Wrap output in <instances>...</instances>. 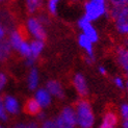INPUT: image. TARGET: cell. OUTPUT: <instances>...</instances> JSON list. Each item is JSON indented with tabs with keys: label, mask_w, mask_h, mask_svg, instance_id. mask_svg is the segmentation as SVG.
Returning <instances> with one entry per match:
<instances>
[{
	"label": "cell",
	"mask_w": 128,
	"mask_h": 128,
	"mask_svg": "<svg viewBox=\"0 0 128 128\" xmlns=\"http://www.w3.org/2000/svg\"><path fill=\"white\" fill-rule=\"evenodd\" d=\"M54 121L58 128H76L77 127V121H76L74 106H64L60 114L54 119Z\"/></svg>",
	"instance_id": "cell-5"
},
{
	"label": "cell",
	"mask_w": 128,
	"mask_h": 128,
	"mask_svg": "<svg viewBox=\"0 0 128 128\" xmlns=\"http://www.w3.org/2000/svg\"><path fill=\"white\" fill-rule=\"evenodd\" d=\"M124 91L127 95V97H128V78H126V82H125V88H124Z\"/></svg>",
	"instance_id": "cell-34"
},
{
	"label": "cell",
	"mask_w": 128,
	"mask_h": 128,
	"mask_svg": "<svg viewBox=\"0 0 128 128\" xmlns=\"http://www.w3.org/2000/svg\"><path fill=\"white\" fill-rule=\"evenodd\" d=\"M45 88L50 93V95L54 99L64 100L66 98V91L58 80H55V79L48 80L46 82V84H45Z\"/></svg>",
	"instance_id": "cell-12"
},
{
	"label": "cell",
	"mask_w": 128,
	"mask_h": 128,
	"mask_svg": "<svg viewBox=\"0 0 128 128\" xmlns=\"http://www.w3.org/2000/svg\"><path fill=\"white\" fill-rule=\"evenodd\" d=\"M71 1H72V2H75V3H76V2H79L80 0H71Z\"/></svg>",
	"instance_id": "cell-36"
},
{
	"label": "cell",
	"mask_w": 128,
	"mask_h": 128,
	"mask_svg": "<svg viewBox=\"0 0 128 128\" xmlns=\"http://www.w3.org/2000/svg\"><path fill=\"white\" fill-rule=\"evenodd\" d=\"M30 58L36 62V60H39V57L42 55V53L44 52V49H45V42L44 41H38V40H31L30 42Z\"/></svg>",
	"instance_id": "cell-16"
},
{
	"label": "cell",
	"mask_w": 128,
	"mask_h": 128,
	"mask_svg": "<svg viewBox=\"0 0 128 128\" xmlns=\"http://www.w3.org/2000/svg\"><path fill=\"white\" fill-rule=\"evenodd\" d=\"M44 0H25V6L30 15H36L43 8Z\"/></svg>",
	"instance_id": "cell-19"
},
{
	"label": "cell",
	"mask_w": 128,
	"mask_h": 128,
	"mask_svg": "<svg viewBox=\"0 0 128 128\" xmlns=\"http://www.w3.org/2000/svg\"><path fill=\"white\" fill-rule=\"evenodd\" d=\"M6 40H8V42L10 43L12 49L17 52V50L22 45V43L24 41H26V38H25V31L16 27L14 29H12L8 34Z\"/></svg>",
	"instance_id": "cell-11"
},
{
	"label": "cell",
	"mask_w": 128,
	"mask_h": 128,
	"mask_svg": "<svg viewBox=\"0 0 128 128\" xmlns=\"http://www.w3.org/2000/svg\"><path fill=\"white\" fill-rule=\"evenodd\" d=\"M3 105L8 116H18L21 112V103L15 96L5 95L2 97Z\"/></svg>",
	"instance_id": "cell-13"
},
{
	"label": "cell",
	"mask_w": 128,
	"mask_h": 128,
	"mask_svg": "<svg viewBox=\"0 0 128 128\" xmlns=\"http://www.w3.org/2000/svg\"><path fill=\"white\" fill-rule=\"evenodd\" d=\"M98 73H99L100 75H102V76H106L107 73H108L106 67L103 66V65H100V66L98 67Z\"/></svg>",
	"instance_id": "cell-32"
},
{
	"label": "cell",
	"mask_w": 128,
	"mask_h": 128,
	"mask_svg": "<svg viewBox=\"0 0 128 128\" xmlns=\"http://www.w3.org/2000/svg\"><path fill=\"white\" fill-rule=\"evenodd\" d=\"M12 1V0H0V5H5Z\"/></svg>",
	"instance_id": "cell-35"
},
{
	"label": "cell",
	"mask_w": 128,
	"mask_h": 128,
	"mask_svg": "<svg viewBox=\"0 0 128 128\" xmlns=\"http://www.w3.org/2000/svg\"><path fill=\"white\" fill-rule=\"evenodd\" d=\"M72 84L79 98H88L90 94V88L84 74L75 73L72 77Z\"/></svg>",
	"instance_id": "cell-9"
},
{
	"label": "cell",
	"mask_w": 128,
	"mask_h": 128,
	"mask_svg": "<svg viewBox=\"0 0 128 128\" xmlns=\"http://www.w3.org/2000/svg\"><path fill=\"white\" fill-rule=\"evenodd\" d=\"M114 54L117 65L121 69L124 77L128 78V47L120 44L114 49Z\"/></svg>",
	"instance_id": "cell-8"
},
{
	"label": "cell",
	"mask_w": 128,
	"mask_h": 128,
	"mask_svg": "<svg viewBox=\"0 0 128 128\" xmlns=\"http://www.w3.org/2000/svg\"><path fill=\"white\" fill-rule=\"evenodd\" d=\"M8 30L0 22V42H2L3 40H5L8 38Z\"/></svg>",
	"instance_id": "cell-30"
},
{
	"label": "cell",
	"mask_w": 128,
	"mask_h": 128,
	"mask_svg": "<svg viewBox=\"0 0 128 128\" xmlns=\"http://www.w3.org/2000/svg\"><path fill=\"white\" fill-rule=\"evenodd\" d=\"M118 114L120 117V120H128V100L121 102L118 107Z\"/></svg>",
	"instance_id": "cell-22"
},
{
	"label": "cell",
	"mask_w": 128,
	"mask_h": 128,
	"mask_svg": "<svg viewBox=\"0 0 128 128\" xmlns=\"http://www.w3.org/2000/svg\"></svg>",
	"instance_id": "cell-38"
},
{
	"label": "cell",
	"mask_w": 128,
	"mask_h": 128,
	"mask_svg": "<svg viewBox=\"0 0 128 128\" xmlns=\"http://www.w3.org/2000/svg\"><path fill=\"white\" fill-rule=\"evenodd\" d=\"M40 71L36 67L30 68L28 75H27V88L29 91L31 92H36L38 88H40Z\"/></svg>",
	"instance_id": "cell-15"
},
{
	"label": "cell",
	"mask_w": 128,
	"mask_h": 128,
	"mask_svg": "<svg viewBox=\"0 0 128 128\" xmlns=\"http://www.w3.org/2000/svg\"><path fill=\"white\" fill-rule=\"evenodd\" d=\"M120 124H121V128H128V120H122Z\"/></svg>",
	"instance_id": "cell-33"
},
{
	"label": "cell",
	"mask_w": 128,
	"mask_h": 128,
	"mask_svg": "<svg viewBox=\"0 0 128 128\" xmlns=\"http://www.w3.org/2000/svg\"><path fill=\"white\" fill-rule=\"evenodd\" d=\"M77 127L93 128L96 123V116L92 103L88 98H79L74 105Z\"/></svg>",
	"instance_id": "cell-1"
},
{
	"label": "cell",
	"mask_w": 128,
	"mask_h": 128,
	"mask_svg": "<svg viewBox=\"0 0 128 128\" xmlns=\"http://www.w3.org/2000/svg\"><path fill=\"white\" fill-rule=\"evenodd\" d=\"M110 4L107 0H86L84 3V17L91 22H96L103 17H108Z\"/></svg>",
	"instance_id": "cell-2"
},
{
	"label": "cell",
	"mask_w": 128,
	"mask_h": 128,
	"mask_svg": "<svg viewBox=\"0 0 128 128\" xmlns=\"http://www.w3.org/2000/svg\"><path fill=\"white\" fill-rule=\"evenodd\" d=\"M14 128H40V124L36 121H27V122H19Z\"/></svg>",
	"instance_id": "cell-24"
},
{
	"label": "cell",
	"mask_w": 128,
	"mask_h": 128,
	"mask_svg": "<svg viewBox=\"0 0 128 128\" xmlns=\"http://www.w3.org/2000/svg\"><path fill=\"white\" fill-rule=\"evenodd\" d=\"M42 110H43L41 108V106L39 105V103L36 101V99L34 97L29 98L24 104V112L30 117H36Z\"/></svg>",
	"instance_id": "cell-17"
},
{
	"label": "cell",
	"mask_w": 128,
	"mask_h": 128,
	"mask_svg": "<svg viewBox=\"0 0 128 128\" xmlns=\"http://www.w3.org/2000/svg\"><path fill=\"white\" fill-rule=\"evenodd\" d=\"M25 34H28L31 40L44 41L47 38L46 26L39 20L36 16H30L25 22Z\"/></svg>",
	"instance_id": "cell-4"
},
{
	"label": "cell",
	"mask_w": 128,
	"mask_h": 128,
	"mask_svg": "<svg viewBox=\"0 0 128 128\" xmlns=\"http://www.w3.org/2000/svg\"><path fill=\"white\" fill-rule=\"evenodd\" d=\"M108 17L112 21L116 34L121 39H128V8H110Z\"/></svg>",
	"instance_id": "cell-3"
},
{
	"label": "cell",
	"mask_w": 128,
	"mask_h": 128,
	"mask_svg": "<svg viewBox=\"0 0 128 128\" xmlns=\"http://www.w3.org/2000/svg\"><path fill=\"white\" fill-rule=\"evenodd\" d=\"M12 52H14V50L12 49L8 40L5 39L2 42H0V62H3L8 60Z\"/></svg>",
	"instance_id": "cell-18"
},
{
	"label": "cell",
	"mask_w": 128,
	"mask_h": 128,
	"mask_svg": "<svg viewBox=\"0 0 128 128\" xmlns=\"http://www.w3.org/2000/svg\"><path fill=\"white\" fill-rule=\"evenodd\" d=\"M125 82H126V78L123 75H116L112 78V84L120 91H124L125 88Z\"/></svg>",
	"instance_id": "cell-23"
},
{
	"label": "cell",
	"mask_w": 128,
	"mask_h": 128,
	"mask_svg": "<svg viewBox=\"0 0 128 128\" xmlns=\"http://www.w3.org/2000/svg\"><path fill=\"white\" fill-rule=\"evenodd\" d=\"M40 128H58L54 119H47L40 124Z\"/></svg>",
	"instance_id": "cell-28"
},
{
	"label": "cell",
	"mask_w": 128,
	"mask_h": 128,
	"mask_svg": "<svg viewBox=\"0 0 128 128\" xmlns=\"http://www.w3.org/2000/svg\"><path fill=\"white\" fill-rule=\"evenodd\" d=\"M0 128H5V127H4V126H2L1 124H0Z\"/></svg>",
	"instance_id": "cell-37"
},
{
	"label": "cell",
	"mask_w": 128,
	"mask_h": 128,
	"mask_svg": "<svg viewBox=\"0 0 128 128\" xmlns=\"http://www.w3.org/2000/svg\"><path fill=\"white\" fill-rule=\"evenodd\" d=\"M8 76L4 72L0 71V93L3 92V90L8 86Z\"/></svg>",
	"instance_id": "cell-27"
},
{
	"label": "cell",
	"mask_w": 128,
	"mask_h": 128,
	"mask_svg": "<svg viewBox=\"0 0 128 128\" xmlns=\"http://www.w3.org/2000/svg\"><path fill=\"white\" fill-rule=\"evenodd\" d=\"M8 114L6 112L3 105V99L0 97V123H6L8 121Z\"/></svg>",
	"instance_id": "cell-26"
},
{
	"label": "cell",
	"mask_w": 128,
	"mask_h": 128,
	"mask_svg": "<svg viewBox=\"0 0 128 128\" xmlns=\"http://www.w3.org/2000/svg\"><path fill=\"white\" fill-rule=\"evenodd\" d=\"M36 119H38V121H39V122H44L45 120H47V114H46V112H45L44 110H42L39 114H38V116L36 117Z\"/></svg>",
	"instance_id": "cell-31"
},
{
	"label": "cell",
	"mask_w": 128,
	"mask_h": 128,
	"mask_svg": "<svg viewBox=\"0 0 128 128\" xmlns=\"http://www.w3.org/2000/svg\"><path fill=\"white\" fill-rule=\"evenodd\" d=\"M77 26L80 30V34H84L86 38H88L94 44H97L99 42L100 36L98 29L95 27L93 22H91L86 17H80L77 21Z\"/></svg>",
	"instance_id": "cell-6"
},
{
	"label": "cell",
	"mask_w": 128,
	"mask_h": 128,
	"mask_svg": "<svg viewBox=\"0 0 128 128\" xmlns=\"http://www.w3.org/2000/svg\"><path fill=\"white\" fill-rule=\"evenodd\" d=\"M121 122L118 112L114 110H108L102 116L99 128H118Z\"/></svg>",
	"instance_id": "cell-10"
},
{
	"label": "cell",
	"mask_w": 128,
	"mask_h": 128,
	"mask_svg": "<svg viewBox=\"0 0 128 128\" xmlns=\"http://www.w3.org/2000/svg\"><path fill=\"white\" fill-rule=\"evenodd\" d=\"M34 98L36 99V101L39 103V105L41 106L42 110L45 108H48L51 104H52V96L50 95V93L47 91L45 88H39L34 92Z\"/></svg>",
	"instance_id": "cell-14"
},
{
	"label": "cell",
	"mask_w": 128,
	"mask_h": 128,
	"mask_svg": "<svg viewBox=\"0 0 128 128\" xmlns=\"http://www.w3.org/2000/svg\"><path fill=\"white\" fill-rule=\"evenodd\" d=\"M110 8H128V0H107Z\"/></svg>",
	"instance_id": "cell-25"
},
{
	"label": "cell",
	"mask_w": 128,
	"mask_h": 128,
	"mask_svg": "<svg viewBox=\"0 0 128 128\" xmlns=\"http://www.w3.org/2000/svg\"><path fill=\"white\" fill-rule=\"evenodd\" d=\"M36 17L39 18V20L45 25V26H47V25L50 24V16L47 14V12H39V15Z\"/></svg>",
	"instance_id": "cell-29"
},
{
	"label": "cell",
	"mask_w": 128,
	"mask_h": 128,
	"mask_svg": "<svg viewBox=\"0 0 128 128\" xmlns=\"http://www.w3.org/2000/svg\"><path fill=\"white\" fill-rule=\"evenodd\" d=\"M77 43H78V46L84 51L86 64H88L90 66L94 65L96 62V54H95V48H94L95 44L82 34H79L77 38Z\"/></svg>",
	"instance_id": "cell-7"
},
{
	"label": "cell",
	"mask_w": 128,
	"mask_h": 128,
	"mask_svg": "<svg viewBox=\"0 0 128 128\" xmlns=\"http://www.w3.org/2000/svg\"><path fill=\"white\" fill-rule=\"evenodd\" d=\"M60 0H47L46 8H47V14L49 16H56L58 12V4Z\"/></svg>",
	"instance_id": "cell-21"
},
{
	"label": "cell",
	"mask_w": 128,
	"mask_h": 128,
	"mask_svg": "<svg viewBox=\"0 0 128 128\" xmlns=\"http://www.w3.org/2000/svg\"><path fill=\"white\" fill-rule=\"evenodd\" d=\"M17 52H18V54L20 55L24 60L30 58V55H31V52H30V43L27 40L24 41L21 46L19 47V49L17 50Z\"/></svg>",
	"instance_id": "cell-20"
}]
</instances>
